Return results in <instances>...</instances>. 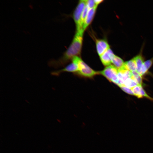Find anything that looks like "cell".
Listing matches in <instances>:
<instances>
[{
  "label": "cell",
  "instance_id": "1",
  "mask_svg": "<svg viewBox=\"0 0 153 153\" xmlns=\"http://www.w3.org/2000/svg\"><path fill=\"white\" fill-rule=\"evenodd\" d=\"M84 31H76L73 41L63 56L58 60L51 59L48 62L50 67L57 68L63 67L75 56L80 55Z\"/></svg>",
  "mask_w": 153,
  "mask_h": 153
},
{
  "label": "cell",
  "instance_id": "2",
  "mask_svg": "<svg viewBox=\"0 0 153 153\" xmlns=\"http://www.w3.org/2000/svg\"><path fill=\"white\" fill-rule=\"evenodd\" d=\"M78 67V71L74 74L85 78H92L99 74V71H96L88 66L78 56L74 57L72 60Z\"/></svg>",
  "mask_w": 153,
  "mask_h": 153
},
{
  "label": "cell",
  "instance_id": "3",
  "mask_svg": "<svg viewBox=\"0 0 153 153\" xmlns=\"http://www.w3.org/2000/svg\"><path fill=\"white\" fill-rule=\"evenodd\" d=\"M118 69L114 65L106 66L103 70L99 71V74L106 78L109 81L118 85Z\"/></svg>",
  "mask_w": 153,
  "mask_h": 153
},
{
  "label": "cell",
  "instance_id": "4",
  "mask_svg": "<svg viewBox=\"0 0 153 153\" xmlns=\"http://www.w3.org/2000/svg\"><path fill=\"white\" fill-rule=\"evenodd\" d=\"M86 5V0H80L78 3L73 14V18L76 29V31L80 30V22L82 12Z\"/></svg>",
  "mask_w": 153,
  "mask_h": 153
},
{
  "label": "cell",
  "instance_id": "5",
  "mask_svg": "<svg viewBox=\"0 0 153 153\" xmlns=\"http://www.w3.org/2000/svg\"><path fill=\"white\" fill-rule=\"evenodd\" d=\"M118 70V86H120L123 85L127 79L131 78L132 74L131 72L126 69L124 67Z\"/></svg>",
  "mask_w": 153,
  "mask_h": 153
},
{
  "label": "cell",
  "instance_id": "6",
  "mask_svg": "<svg viewBox=\"0 0 153 153\" xmlns=\"http://www.w3.org/2000/svg\"><path fill=\"white\" fill-rule=\"evenodd\" d=\"M78 70L77 65L72 62L63 69L52 71L50 72V74L52 75L56 76H59L61 73L64 72L73 73L75 74L78 71Z\"/></svg>",
  "mask_w": 153,
  "mask_h": 153
},
{
  "label": "cell",
  "instance_id": "7",
  "mask_svg": "<svg viewBox=\"0 0 153 153\" xmlns=\"http://www.w3.org/2000/svg\"><path fill=\"white\" fill-rule=\"evenodd\" d=\"M96 45L97 51L99 56L110 48L108 42L104 39L97 40L96 42Z\"/></svg>",
  "mask_w": 153,
  "mask_h": 153
},
{
  "label": "cell",
  "instance_id": "8",
  "mask_svg": "<svg viewBox=\"0 0 153 153\" xmlns=\"http://www.w3.org/2000/svg\"><path fill=\"white\" fill-rule=\"evenodd\" d=\"M135 96L138 98L146 97L151 100H153V98L149 96L143 88L142 85H138L131 88Z\"/></svg>",
  "mask_w": 153,
  "mask_h": 153
},
{
  "label": "cell",
  "instance_id": "9",
  "mask_svg": "<svg viewBox=\"0 0 153 153\" xmlns=\"http://www.w3.org/2000/svg\"><path fill=\"white\" fill-rule=\"evenodd\" d=\"M114 54L112 50L109 48L100 56L101 61L104 66H107L111 65V58Z\"/></svg>",
  "mask_w": 153,
  "mask_h": 153
},
{
  "label": "cell",
  "instance_id": "10",
  "mask_svg": "<svg viewBox=\"0 0 153 153\" xmlns=\"http://www.w3.org/2000/svg\"><path fill=\"white\" fill-rule=\"evenodd\" d=\"M97 6L88 10L87 14L82 27V29L84 31L90 24L94 16Z\"/></svg>",
  "mask_w": 153,
  "mask_h": 153
},
{
  "label": "cell",
  "instance_id": "11",
  "mask_svg": "<svg viewBox=\"0 0 153 153\" xmlns=\"http://www.w3.org/2000/svg\"><path fill=\"white\" fill-rule=\"evenodd\" d=\"M111 61L118 70L123 67L125 63L121 58L114 54L112 56Z\"/></svg>",
  "mask_w": 153,
  "mask_h": 153
},
{
  "label": "cell",
  "instance_id": "12",
  "mask_svg": "<svg viewBox=\"0 0 153 153\" xmlns=\"http://www.w3.org/2000/svg\"><path fill=\"white\" fill-rule=\"evenodd\" d=\"M124 67L131 72L137 71V69L136 62L133 58L125 62Z\"/></svg>",
  "mask_w": 153,
  "mask_h": 153
},
{
  "label": "cell",
  "instance_id": "13",
  "mask_svg": "<svg viewBox=\"0 0 153 153\" xmlns=\"http://www.w3.org/2000/svg\"><path fill=\"white\" fill-rule=\"evenodd\" d=\"M131 72L132 75L131 78L138 85H142V76L137 71Z\"/></svg>",
  "mask_w": 153,
  "mask_h": 153
},
{
  "label": "cell",
  "instance_id": "14",
  "mask_svg": "<svg viewBox=\"0 0 153 153\" xmlns=\"http://www.w3.org/2000/svg\"><path fill=\"white\" fill-rule=\"evenodd\" d=\"M137 67V71H138L140 68L144 63L143 57L141 54L136 56L133 58Z\"/></svg>",
  "mask_w": 153,
  "mask_h": 153
},
{
  "label": "cell",
  "instance_id": "15",
  "mask_svg": "<svg viewBox=\"0 0 153 153\" xmlns=\"http://www.w3.org/2000/svg\"><path fill=\"white\" fill-rule=\"evenodd\" d=\"M88 10L89 9L86 5L82 12L81 16L80 25V30L82 29V27Z\"/></svg>",
  "mask_w": 153,
  "mask_h": 153
},
{
  "label": "cell",
  "instance_id": "16",
  "mask_svg": "<svg viewBox=\"0 0 153 153\" xmlns=\"http://www.w3.org/2000/svg\"><path fill=\"white\" fill-rule=\"evenodd\" d=\"M123 85L128 88H131L138 84L132 78H129L127 79L125 81Z\"/></svg>",
  "mask_w": 153,
  "mask_h": 153
},
{
  "label": "cell",
  "instance_id": "17",
  "mask_svg": "<svg viewBox=\"0 0 153 153\" xmlns=\"http://www.w3.org/2000/svg\"><path fill=\"white\" fill-rule=\"evenodd\" d=\"M119 87L125 93L130 95H135L131 88H128L123 85H121Z\"/></svg>",
  "mask_w": 153,
  "mask_h": 153
},
{
  "label": "cell",
  "instance_id": "18",
  "mask_svg": "<svg viewBox=\"0 0 153 153\" xmlns=\"http://www.w3.org/2000/svg\"><path fill=\"white\" fill-rule=\"evenodd\" d=\"M86 5L89 9L93 8L97 6L96 5L94 1L93 0H86Z\"/></svg>",
  "mask_w": 153,
  "mask_h": 153
},
{
  "label": "cell",
  "instance_id": "19",
  "mask_svg": "<svg viewBox=\"0 0 153 153\" xmlns=\"http://www.w3.org/2000/svg\"><path fill=\"white\" fill-rule=\"evenodd\" d=\"M148 70L143 63L140 69L137 72L142 76L146 73Z\"/></svg>",
  "mask_w": 153,
  "mask_h": 153
},
{
  "label": "cell",
  "instance_id": "20",
  "mask_svg": "<svg viewBox=\"0 0 153 153\" xmlns=\"http://www.w3.org/2000/svg\"><path fill=\"white\" fill-rule=\"evenodd\" d=\"M153 63V58L144 61L143 63L146 68L148 70Z\"/></svg>",
  "mask_w": 153,
  "mask_h": 153
},
{
  "label": "cell",
  "instance_id": "21",
  "mask_svg": "<svg viewBox=\"0 0 153 153\" xmlns=\"http://www.w3.org/2000/svg\"><path fill=\"white\" fill-rule=\"evenodd\" d=\"M94 1L96 5H97L103 1L101 0H95Z\"/></svg>",
  "mask_w": 153,
  "mask_h": 153
}]
</instances>
